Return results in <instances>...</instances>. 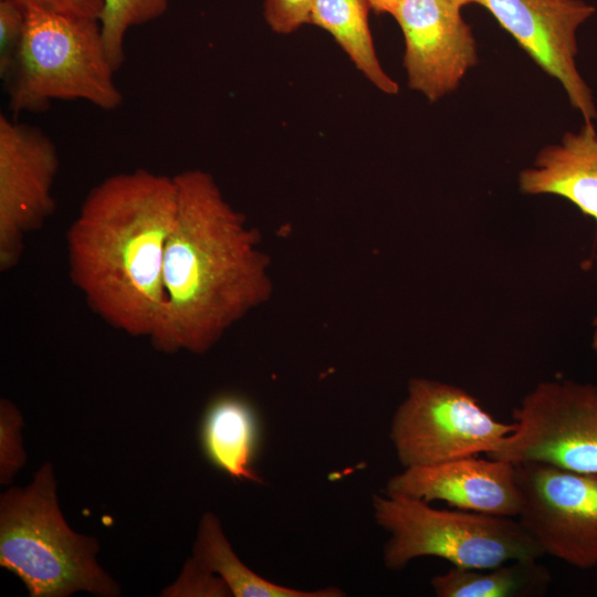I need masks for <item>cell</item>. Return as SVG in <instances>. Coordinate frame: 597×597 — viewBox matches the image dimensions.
Returning a JSON list of instances; mask_svg holds the SVG:
<instances>
[{"label":"cell","mask_w":597,"mask_h":597,"mask_svg":"<svg viewBox=\"0 0 597 597\" xmlns=\"http://www.w3.org/2000/svg\"><path fill=\"white\" fill-rule=\"evenodd\" d=\"M177 212L163 266L164 304L150 336L174 354H203L273 293L271 261L256 229L209 172L174 175Z\"/></svg>","instance_id":"obj_1"},{"label":"cell","mask_w":597,"mask_h":597,"mask_svg":"<svg viewBox=\"0 0 597 597\" xmlns=\"http://www.w3.org/2000/svg\"><path fill=\"white\" fill-rule=\"evenodd\" d=\"M176 212L175 177L138 168L93 187L67 229L71 281L90 308L117 331L150 338L158 324Z\"/></svg>","instance_id":"obj_2"},{"label":"cell","mask_w":597,"mask_h":597,"mask_svg":"<svg viewBox=\"0 0 597 597\" xmlns=\"http://www.w3.org/2000/svg\"><path fill=\"white\" fill-rule=\"evenodd\" d=\"M98 549L95 538L66 523L50 462L27 486H11L1 494L0 565L21 579L31 597L119 595L118 584L97 563Z\"/></svg>","instance_id":"obj_3"},{"label":"cell","mask_w":597,"mask_h":597,"mask_svg":"<svg viewBox=\"0 0 597 597\" xmlns=\"http://www.w3.org/2000/svg\"><path fill=\"white\" fill-rule=\"evenodd\" d=\"M97 19L28 9L15 63L3 81L13 114L42 112L55 100L114 111L123 95Z\"/></svg>","instance_id":"obj_4"},{"label":"cell","mask_w":597,"mask_h":597,"mask_svg":"<svg viewBox=\"0 0 597 597\" xmlns=\"http://www.w3.org/2000/svg\"><path fill=\"white\" fill-rule=\"evenodd\" d=\"M373 509L376 523L389 534L383 559L391 570L419 557L442 558L453 567L490 568L544 555L520 521L511 517L439 510L388 492L373 496Z\"/></svg>","instance_id":"obj_5"},{"label":"cell","mask_w":597,"mask_h":597,"mask_svg":"<svg viewBox=\"0 0 597 597\" xmlns=\"http://www.w3.org/2000/svg\"><path fill=\"white\" fill-rule=\"evenodd\" d=\"M515 429L496 420L461 387L415 377L397 407L390 440L404 468L437 464L498 451Z\"/></svg>","instance_id":"obj_6"},{"label":"cell","mask_w":597,"mask_h":597,"mask_svg":"<svg viewBox=\"0 0 597 597\" xmlns=\"http://www.w3.org/2000/svg\"><path fill=\"white\" fill-rule=\"evenodd\" d=\"M515 429L489 458L597 474V386L538 383L513 412Z\"/></svg>","instance_id":"obj_7"},{"label":"cell","mask_w":597,"mask_h":597,"mask_svg":"<svg viewBox=\"0 0 597 597\" xmlns=\"http://www.w3.org/2000/svg\"><path fill=\"white\" fill-rule=\"evenodd\" d=\"M520 523L548 554L572 567H597V474L537 462L514 463Z\"/></svg>","instance_id":"obj_8"},{"label":"cell","mask_w":597,"mask_h":597,"mask_svg":"<svg viewBox=\"0 0 597 597\" xmlns=\"http://www.w3.org/2000/svg\"><path fill=\"white\" fill-rule=\"evenodd\" d=\"M60 157L40 128L0 116V270L14 268L27 235L55 210L53 185Z\"/></svg>","instance_id":"obj_9"},{"label":"cell","mask_w":597,"mask_h":597,"mask_svg":"<svg viewBox=\"0 0 597 597\" xmlns=\"http://www.w3.org/2000/svg\"><path fill=\"white\" fill-rule=\"evenodd\" d=\"M486 9L528 56L563 86L585 122L597 118L590 88L577 64L578 28L595 13L582 0H473Z\"/></svg>","instance_id":"obj_10"},{"label":"cell","mask_w":597,"mask_h":597,"mask_svg":"<svg viewBox=\"0 0 597 597\" xmlns=\"http://www.w3.org/2000/svg\"><path fill=\"white\" fill-rule=\"evenodd\" d=\"M404 40L408 85L429 102L453 92L478 63L461 7L447 0H402L391 14Z\"/></svg>","instance_id":"obj_11"},{"label":"cell","mask_w":597,"mask_h":597,"mask_svg":"<svg viewBox=\"0 0 597 597\" xmlns=\"http://www.w3.org/2000/svg\"><path fill=\"white\" fill-rule=\"evenodd\" d=\"M385 492L496 516H517L521 510L515 464L489 457L404 468L387 481Z\"/></svg>","instance_id":"obj_12"},{"label":"cell","mask_w":597,"mask_h":597,"mask_svg":"<svg viewBox=\"0 0 597 597\" xmlns=\"http://www.w3.org/2000/svg\"><path fill=\"white\" fill-rule=\"evenodd\" d=\"M519 188L525 195L564 198L597 224V132L593 122L542 148L533 166L519 174Z\"/></svg>","instance_id":"obj_13"},{"label":"cell","mask_w":597,"mask_h":597,"mask_svg":"<svg viewBox=\"0 0 597 597\" xmlns=\"http://www.w3.org/2000/svg\"><path fill=\"white\" fill-rule=\"evenodd\" d=\"M256 443V418L244 399L224 395L209 405L201 426V444L216 468L235 480L261 482L253 469Z\"/></svg>","instance_id":"obj_14"},{"label":"cell","mask_w":597,"mask_h":597,"mask_svg":"<svg viewBox=\"0 0 597 597\" xmlns=\"http://www.w3.org/2000/svg\"><path fill=\"white\" fill-rule=\"evenodd\" d=\"M193 556L218 575L234 597H341L337 587L302 590L270 582L251 570L234 553L221 523L212 512L202 515L193 546Z\"/></svg>","instance_id":"obj_15"},{"label":"cell","mask_w":597,"mask_h":597,"mask_svg":"<svg viewBox=\"0 0 597 597\" xmlns=\"http://www.w3.org/2000/svg\"><path fill=\"white\" fill-rule=\"evenodd\" d=\"M369 9L367 0H315L307 23L327 31L375 87L395 95L399 85L385 72L376 54Z\"/></svg>","instance_id":"obj_16"},{"label":"cell","mask_w":597,"mask_h":597,"mask_svg":"<svg viewBox=\"0 0 597 597\" xmlns=\"http://www.w3.org/2000/svg\"><path fill=\"white\" fill-rule=\"evenodd\" d=\"M546 566L536 559H516L490 568H449L431 578L438 597H534L551 584Z\"/></svg>","instance_id":"obj_17"},{"label":"cell","mask_w":597,"mask_h":597,"mask_svg":"<svg viewBox=\"0 0 597 597\" xmlns=\"http://www.w3.org/2000/svg\"><path fill=\"white\" fill-rule=\"evenodd\" d=\"M168 0H103L100 24L108 59L118 71L125 60L124 41L129 29L163 15Z\"/></svg>","instance_id":"obj_18"},{"label":"cell","mask_w":597,"mask_h":597,"mask_svg":"<svg viewBox=\"0 0 597 597\" xmlns=\"http://www.w3.org/2000/svg\"><path fill=\"white\" fill-rule=\"evenodd\" d=\"M23 418L8 399L0 401V482L9 484L24 467L27 458L22 441Z\"/></svg>","instance_id":"obj_19"},{"label":"cell","mask_w":597,"mask_h":597,"mask_svg":"<svg viewBox=\"0 0 597 597\" xmlns=\"http://www.w3.org/2000/svg\"><path fill=\"white\" fill-rule=\"evenodd\" d=\"M165 597H230L224 582L195 556L185 564L178 579L160 594Z\"/></svg>","instance_id":"obj_20"},{"label":"cell","mask_w":597,"mask_h":597,"mask_svg":"<svg viewBox=\"0 0 597 597\" xmlns=\"http://www.w3.org/2000/svg\"><path fill=\"white\" fill-rule=\"evenodd\" d=\"M28 9L12 0H0V77L11 72L23 40Z\"/></svg>","instance_id":"obj_21"},{"label":"cell","mask_w":597,"mask_h":597,"mask_svg":"<svg viewBox=\"0 0 597 597\" xmlns=\"http://www.w3.org/2000/svg\"><path fill=\"white\" fill-rule=\"evenodd\" d=\"M315 0H264L263 14L268 25L279 34H289L308 22Z\"/></svg>","instance_id":"obj_22"},{"label":"cell","mask_w":597,"mask_h":597,"mask_svg":"<svg viewBox=\"0 0 597 597\" xmlns=\"http://www.w3.org/2000/svg\"><path fill=\"white\" fill-rule=\"evenodd\" d=\"M27 9H38L59 14L100 19L103 0H12Z\"/></svg>","instance_id":"obj_23"},{"label":"cell","mask_w":597,"mask_h":597,"mask_svg":"<svg viewBox=\"0 0 597 597\" xmlns=\"http://www.w3.org/2000/svg\"><path fill=\"white\" fill-rule=\"evenodd\" d=\"M402 0H367L370 9L376 13H389L396 10Z\"/></svg>","instance_id":"obj_24"},{"label":"cell","mask_w":597,"mask_h":597,"mask_svg":"<svg viewBox=\"0 0 597 597\" xmlns=\"http://www.w3.org/2000/svg\"><path fill=\"white\" fill-rule=\"evenodd\" d=\"M591 348L597 354V312L593 321Z\"/></svg>","instance_id":"obj_25"},{"label":"cell","mask_w":597,"mask_h":597,"mask_svg":"<svg viewBox=\"0 0 597 597\" xmlns=\"http://www.w3.org/2000/svg\"><path fill=\"white\" fill-rule=\"evenodd\" d=\"M447 1H449L451 3H454V4H457V6L461 7V8L467 6V4L473 3V0H447Z\"/></svg>","instance_id":"obj_26"}]
</instances>
